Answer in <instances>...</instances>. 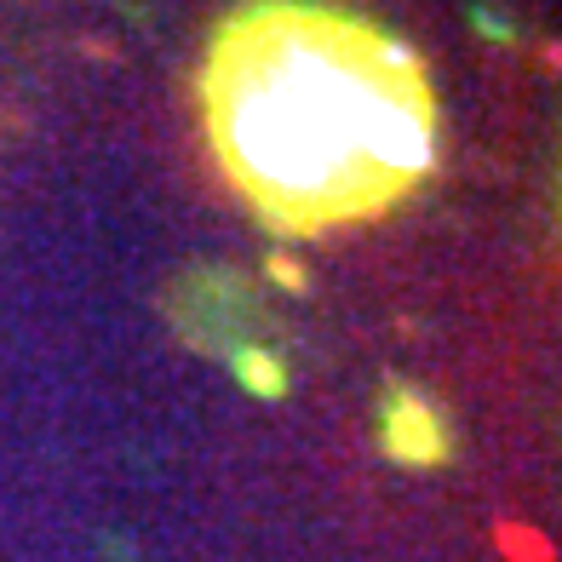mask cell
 I'll return each mask as SVG.
<instances>
[{"mask_svg": "<svg viewBox=\"0 0 562 562\" xmlns=\"http://www.w3.org/2000/svg\"><path fill=\"white\" fill-rule=\"evenodd\" d=\"M385 448L396 459H419V465H430V459H442V448H448L442 419L430 414L414 391H391V402H385Z\"/></svg>", "mask_w": 562, "mask_h": 562, "instance_id": "obj_2", "label": "cell"}, {"mask_svg": "<svg viewBox=\"0 0 562 562\" xmlns=\"http://www.w3.org/2000/svg\"><path fill=\"white\" fill-rule=\"evenodd\" d=\"M195 92L224 178L276 236L391 213L437 161V92L419 53L327 0L236 7Z\"/></svg>", "mask_w": 562, "mask_h": 562, "instance_id": "obj_1", "label": "cell"}, {"mask_svg": "<svg viewBox=\"0 0 562 562\" xmlns=\"http://www.w3.org/2000/svg\"><path fill=\"white\" fill-rule=\"evenodd\" d=\"M236 373H241V385L252 396H281L288 391V379H281V362L265 350H236Z\"/></svg>", "mask_w": 562, "mask_h": 562, "instance_id": "obj_3", "label": "cell"}]
</instances>
